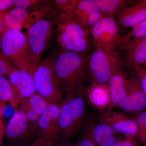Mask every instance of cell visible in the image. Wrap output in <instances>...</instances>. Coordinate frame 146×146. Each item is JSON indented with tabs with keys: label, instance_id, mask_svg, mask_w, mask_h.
I'll return each mask as SVG.
<instances>
[{
	"label": "cell",
	"instance_id": "obj_1",
	"mask_svg": "<svg viewBox=\"0 0 146 146\" xmlns=\"http://www.w3.org/2000/svg\"><path fill=\"white\" fill-rule=\"evenodd\" d=\"M87 57L79 53L63 50L54 59L56 73L61 88L67 95L79 88L84 80Z\"/></svg>",
	"mask_w": 146,
	"mask_h": 146
},
{
	"label": "cell",
	"instance_id": "obj_2",
	"mask_svg": "<svg viewBox=\"0 0 146 146\" xmlns=\"http://www.w3.org/2000/svg\"><path fill=\"white\" fill-rule=\"evenodd\" d=\"M79 88L68 94L59 106V133L64 140L76 135L84 125L86 104Z\"/></svg>",
	"mask_w": 146,
	"mask_h": 146
},
{
	"label": "cell",
	"instance_id": "obj_3",
	"mask_svg": "<svg viewBox=\"0 0 146 146\" xmlns=\"http://www.w3.org/2000/svg\"><path fill=\"white\" fill-rule=\"evenodd\" d=\"M36 92L48 103L60 106L63 95L51 56L40 60L32 75Z\"/></svg>",
	"mask_w": 146,
	"mask_h": 146
},
{
	"label": "cell",
	"instance_id": "obj_4",
	"mask_svg": "<svg viewBox=\"0 0 146 146\" xmlns=\"http://www.w3.org/2000/svg\"><path fill=\"white\" fill-rule=\"evenodd\" d=\"M124 68L123 58L116 49L95 48L87 57V71L92 82L107 84L112 76Z\"/></svg>",
	"mask_w": 146,
	"mask_h": 146
},
{
	"label": "cell",
	"instance_id": "obj_5",
	"mask_svg": "<svg viewBox=\"0 0 146 146\" xmlns=\"http://www.w3.org/2000/svg\"><path fill=\"white\" fill-rule=\"evenodd\" d=\"M54 22L57 28V42L64 50L81 53L90 48V34L72 17L59 13Z\"/></svg>",
	"mask_w": 146,
	"mask_h": 146
},
{
	"label": "cell",
	"instance_id": "obj_6",
	"mask_svg": "<svg viewBox=\"0 0 146 146\" xmlns=\"http://www.w3.org/2000/svg\"><path fill=\"white\" fill-rule=\"evenodd\" d=\"M0 48L2 53L16 69L29 72L32 57L26 33L14 29L7 30L0 36Z\"/></svg>",
	"mask_w": 146,
	"mask_h": 146
},
{
	"label": "cell",
	"instance_id": "obj_7",
	"mask_svg": "<svg viewBox=\"0 0 146 146\" xmlns=\"http://www.w3.org/2000/svg\"><path fill=\"white\" fill-rule=\"evenodd\" d=\"M54 21L42 18L35 21L27 30L28 44L32 61L29 72L32 76L52 36Z\"/></svg>",
	"mask_w": 146,
	"mask_h": 146
},
{
	"label": "cell",
	"instance_id": "obj_8",
	"mask_svg": "<svg viewBox=\"0 0 146 146\" xmlns=\"http://www.w3.org/2000/svg\"><path fill=\"white\" fill-rule=\"evenodd\" d=\"M115 18L103 16L94 25L91 34L95 48L102 50L116 49L122 35Z\"/></svg>",
	"mask_w": 146,
	"mask_h": 146
},
{
	"label": "cell",
	"instance_id": "obj_9",
	"mask_svg": "<svg viewBox=\"0 0 146 146\" xmlns=\"http://www.w3.org/2000/svg\"><path fill=\"white\" fill-rule=\"evenodd\" d=\"M122 35L146 19V0L137 1L132 5L123 9L115 16Z\"/></svg>",
	"mask_w": 146,
	"mask_h": 146
},
{
	"label": "cell",
	"instance_id": "obj_10",
	"mask_svg": "<svg viewBox=\"0 0 146 146\" xmlns=\"http://www.w3.org/2000/svg\"><path fill=\"white\" fill-rule=\"evenodd\" d=\"M103 16L95 0H79L72 17L85 31L91 34L92 27Z\"/></svg>",
	"mask_w": 146,
	"mask_h": 146
},
{
	"label": "cell",
	"instance_id": "obj_11",
	"mask_svg": "<svg viewBox=\"0 0 146 146\" xmlns=\"http://www.w3.org/2000/svg\"><path fill=\"white\" fill-rule=\"evenodd\" d=\"M59 106L49 104L37 121L40 138L53 143L59 133L58 119Z\"/></svg>",
	"mask_w": 146,
	"mask_h": 146
},
{
	"label": "cell",
	"instance_id": "obj_12",
	"mask_svg": "<svg viewBox=\"0 0 146 146\" xmlns=\"http://www.w3.org/2000/svg\"><path fill=\"white\" fill-rule=\"evenodd\" d=\"M42 13H28L26 9L15 7L5 13L3 18L2 33L7 30L14 29L22 32V29H27L38 19L42 18Z\"/></svg>",
	"mask_w": 146,
	"mask_h": 146
},
{
	"label": "cell",
	"instance_id": "obj_13",
	"mask_svg": "<svg viewBox=\"0 0 146 146\" xmlns=\"http://www.w3.org/2000/svg\"><path fill=\"white\" fill-rule=\"evenodd\" d=\"M121 108L126 112H139L146 107V96L138 83L135 74L128 79L127 94L120 103Z\"/></svg>",
	"mask_w": 146,
	"mask_h": 146
},
{
	"label": "cell",
	"instance_id": "obj_14",
	"mask_svg": "<svg viewBox=\"0 0 146 146\" xmlns=\"http://www.w3.org/2000/svg\"><path fill=\"white\" fill-rule=\"evenodd\" d=\"M100 117L102 122L116 132L126 135L136 136L138 131L137 124L134 119L128 117L123 113L109 109L101 113Z\"/></svg>",
	"mask_w": 146,
	"mask_h": 146
},
{
	"label": "cell",
	"instance_id": "obj_15",
	"mask_svg": "<svg viewBox=\"0 0 146 146\" xmlns=\"http://www.w3.org/2000/svg\"><path fill=\"white\" fill-rule=\"evenodd\" d=\"M29 121L25 112L20 109L16 110L5 129V135L11 143H23L28 140L30 134Z\"/></svg>",
	"mask_w": 146,
	"mask_h": 146
},
{
	"label": "cell",
	"instance_id": "obj_16",
	"mask_svg": "<svg viewBox=\"0 0 146 146\" xmlns=\"http://www.w3.org/2000/svg\"><path fill=\"white\" fill-rule=\"evenodd\" d=\"M124 50L125 68L135 74L146 63V37L133 42Z\"/></svg>",
	"mask_w": 146,
	"mask_h": 146
},
{
	"label": "cell",
	"instance_id": "obj_17",
	"mask_svg": "<svg viewBox=\"0 0 146 146\" xmlns=\"http://www.w3.org/2000/svg\"><path fill=\"white\" fill-rule=\"evenodd\" d=\"M127 76L124 71H119L110 77L107 84L110 96V106H119L127 94Z\"/></svg>",
	"mask_w": 146,
	"mask_h": 146
},
{
	"label": "cell",
	"instance_id": "obj_18",
	"mask_svg": "<svg viewBox=\"0 0 146 146\" xmlns=\"http://www.w3.org/2000/svg\"><path fill=\"white\" fill-rule=\"evenodd\" d=\"M8 76L11 85L22 98H29L36 93L32 76L29 71L15 68Z\"/></svg>",
	"mask_w": 146,
	"mask_h": 146
},
{
	"label": "cell",
	"instance_id": "obj_19",
	"mask_svg": "<svg viewBox=\"0 0 146 146\" xmlns=\"http://www.w3.org/2000/svg\"><path fill=\"white\" fill-rule=\"evenodd\" d=\"M89 102L94 108L102 110L110 106V96L107 84L92 82L86 90Z\"/></svg>",
	"mask_w": 146,
	"mask_h": 146
},
{
	"label": "cell",
	"instance_id": "obj_20",
	"mask_svg": "<svg viewBox=\"0 0 146 146\" xmlns=\"http://www.w3.org/2000/svg\"><path fill=\"white\" fill-rule=\"evenodd\" d=\"M49 104L36 93L23 102L21 110L25 112L30 122H36Z\"/></svg>",
	"mask_w": 146,
	"mask_h": 146
},
{
	"label": "cell",
	"instance_id": "obj_21",
	"mask_svg": "<svg viewBox=\"0 0 146 146\" xmlns=\"http://www.w3.org/2000/svg\"><path fill=\"white\" fill-rule=\"evenodd\" d=\"M102 122L96 124L93 122V139L97 146H110L118 139L115 136V131Z\"/></svg>",
	"mask_w": 146,
	"mask_h": 146
},
{
	"label": "cell",
	"instance_id": "obj_22",
	"mask_svg": "<svg viewBox=\"0 0 146 146\" xmlns=\"http://www.w3.org/2000/svg\"><path fill=\"white\" fill-rule=\"evenodd\" d=\"M137 1L129 0H95L103 16H112L123 9L132 5Z\"/></svg>",
	"mask_w": 146,
	"mask_h": 146
},
{
	"label": "cell",
	"instance_id": "obj_23",
	"mask_svg": "<svg viewBox=\"0 0 146 146\" xmlns=\"http://www.w3.org/2000/svg\"><path fill=\"white\" fill-rule=\"evenodd\" d=\"M145 37H146V19L122 36L116 50H124L128 46L133 42Z\"/></svg>",
	"mask_w": 146,
	"mask_h": 146
},
{
	"label": "cell",
	"instance_id": "obj_24",
	"mask_svg": "<svg viewBox=\"0 0 146 146\" xmlns=\"http://www.w3.org/2000/svg\"><path fill=\"white\" fill-rule=\"evenodd\" d=\"M14 94L13 86L4 76H0V104L3 105L5 102H13Z\"/></svg>",
	"mask_w": 146,
	"mask_h": 146
},
{
	"label": "cell",
	"instance_id": "obj_25",
	"mask_svg": "<svg viewBox=\"0 0 146 146\" xmlns=\"http://www.w3.org/2000/svg\"><path fill=\"white\" fill-rule=\"evenodd\" d=\"M79 0H55V6L60 13L72 17Z\"/></svg>",
	"mask_w": 146,
	"mask_h": 146
},
{
	"label": "cell",
	"instance_id": "obj_26",
	"mask_svg": "<svg viewBox=\"0 0 146 146\" xmlns=\"http://www.w3.org/2000/svg\"><path fill=\"white\" fill-rule=\"evenodd\" d=\"M93 122L90 121L85 124L82 136L77 143L74 146H97L94 142L92 134Z\"/></svg>",
	"mask_w": 146,
	"mask_h": 146
},
{
	"label": "cell",
	"instance_id": "obj_27",
	"mask_svg": "<svg viewBox=\"0 0 146 146\" xmlns=\"http://www.w3.org/2000/svg\"><path fill=\"white\" fill-rule=\"evenodd\" d=\"M134 120L138 127L136 136L141 143L146 146V111L138 113Z\"/></svg>",
	"mask_w": 146,
	"mask_h": 146
},
{
	"label": "cell",
	"instance_id": "obj_28",
	"mask_svg": "<svg viewBox=\"0 0 146 146\" xmlns=\"http://www.w3.org/2000/svg\"><path fill=\"white\" fill-rule=\"evenodd\" d=\"M9 63L8 59L0 51V76H8L15 69Z\"/></svg>",
	"mask_w": 146,
	"mask_h": 146
},
{
	"label": "cell",
	"instance_id": "obj_29",
	"mask_svg": "<svg viewBox=\"0 0 146 146\" xmlns=\"http://www.w3.org/2000/svg\"><path fill=\"white\" fill-rule=\"evenodd\" d=\"M135 74L141 89L146 96V67L142 66Z\"/></svg>",
	"mask_w": 146,
	"mask_h": 146
},
{
	"label": "cell",
	"instance_id": "obj_30",
	"mask_svg": "<svg viewBox=\"0 0 146 146\" xmlns=\"http://www.w3.org/2000/svg\"><path fill=\"white\" fill-rule=\"evenodd\" d=\"M135 136L126 135L124 139L117 140L110 146H137Z\"/></svg>",
	"mask_w": 146,
	"mask_h": 146
},
{
	"label": "cell",
	"instance_id": "obj_31",
	"mask_svg": "<svg viewBox=\"0 0 146 146\" xmlns=\"http://www.w3.org/2000/svg\"><path fill=\"white\" fill-rule=\"evenodd\" d=\"M42 2V1L38 0H14L13 1V5L16 7L26 9L33 5Z\"/></svg>",
	"mask_w": 146,
	"mask_h": 146
},
{
	"label": "cell",
	"instance_id": "obj_32",
	"mask_svg": "<svg viewBox=\"0 0 146 146\" xmlns=\"http://www.w3.org/2000/svg\"><path fill=\"white\" fill-rule=\"evenodd\" d=\"M13 5V0H0V12H5Z\"/></svg>",
	"mask_w": 146,
	"mask_h": 146
},
{
	"label": "cell",
	"instance_id": "obj_33",
	"mask_svg": "<svg viewBox=\"0 0 146 146\" xmlns=\"http://www.w3.org/2000/svg\"><path fill=\"white\" fill-rule=\"evenodd\" d=\"M3 105H0V146H1L2 144L3 138L5 135L4 125L3 122L2 117L3 114Z\"/></svg>",
	"mask_w": 146,
	"mask_h": 146
},
{
	"label": "cell",
	"instance_id": "obj_34",
	"mask_svg": "<svg viewBox=\"0 0 146 146\" xmlns=\"http://www.w3.org/2000/svg\"><path fill=\"white\" fill-rule=\"evenodd\" d=\"M26 146H53L52 143L42 138H39L32 143Z\"/></svg>",
	"mask_w": 146,
	"mask_h": 146
},
{
	"label": "cell",
	"instance_id": "obj_35",
	"mask_svg": "<svg viewBox=\"0 0 146 146\" xmlns=\"http://www.w3.org/2000/svg\"><path fill=\"white\" fill-rule=\"evenodd\" d=\"M5 12H0V36L2 33L3 29V18Z\"/></svg>",
	"mask_w": 146,
	"mask_h": 146
},
{
	"label": "cell",
	"instance_id": "obj_36",
	"mask_svg": "<svg viewBox=\"0 0 146 146\" xmlns=\"http://www.w3.org/2000/svg\"><path fill=\"white\" fill-rule=\"evenodd\" d=\"M7 146H26L23 143H11Z\"/></svg>",
	"mask_w": 146,
	"mask_h": 146
},
{
	"label": "cell",
	"instance_id": "obj_37",
	"mask_svg": "<svg viewBox=\"0 0 146 146\" xmlns=\"http://www.w3.org/2000/svg\"><path fill=\"white\" fill-rule=\"evenodd\" d=\"M143 66H145V67H146V63H145V64H144Z\"/></svg>",
	"mask_w": 146,
	"mask_h": 146
}]
</instances>
